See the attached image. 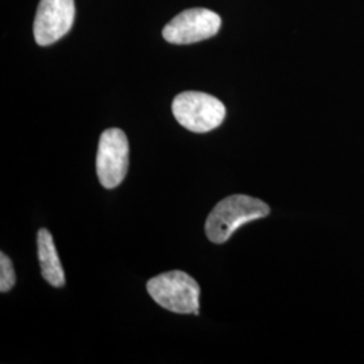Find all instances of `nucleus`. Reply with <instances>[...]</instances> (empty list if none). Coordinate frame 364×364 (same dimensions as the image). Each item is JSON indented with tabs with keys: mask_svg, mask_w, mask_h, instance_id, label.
I'll return each instance as SVG.
<instances>
[{
	"mask_svg": "<svg viewBox=\"0 0 364 364\" xmlns=\"http://www.w3.org/2000/svg\"><path fill=\"white\" fill-rule=\"evenodd\" d=\"M270 213V207L259 198L246 195L225 197L212 209L205 223V234L212 243H225L250 221L259 220Z\"/></svg>",
	"mask_w": 364,
	"mask_h": 364,
	"instance_id": "nucleus-1",
	"label": "nucleus"
},
{
	"mask_svg": "<svg viewBox=\"0 0 364 364\" xmlns=\"http://www.w3.org/2000/svg\"><path fill=\"white\" fill-rule=\"evenodd\" d=\"M147 291L159 306L170 312L198 314L200 287L189 274L178 270L159 274L147 282Z\"/></svg>",
	"mask_w": 364,
	"mask_h": 364,
	"instance_id": "nucleus-2",
	"label": "nucleus"
},
{
	"mask_svg": "<svg viewBox=\"0 0 364 364\" xmlns=\"http://www.w3.org/2000/svg\"><path fill=\"white\" fill-rule=\"evenodd\" d=\"M176 120L192 132H209L224 122L225 107L215 96L204 92H182L173 100Z\"/></svg>",
	"mask_w": 364,
	"mask_h": 364,
	"instance_id": "nucleus-3",
	"label": "nucleus"
},
{
	"mask_svg": "<svg viewBox=\"0 0 364 364\" xmlns=\"http://www.w3.org/2000/svg\"><path fill=\"white\" fill-rule=\"evenodd\" d=\"M130 147L126 134L119 129H108L100 135L96 156V171L100 183L114 189L126 178Z\"/></svg>",
	"mask_w": 364,
	"mask_h": 364,
	"instance_id": "nucleus-4",
	"label": "nucleus"
},
{
	"mask_svg": "<svg viewBox=\"0 0 364 364\" xmlns=\"http://www.w3.org/2000/svg\"><path fill=\"white\" fill-rule=\"evenodd\" d=\"M221 27V18L207 9H191L178 14L164 27L162 36L173 45H189L215 37Z\"/></svg>",
	"mask_w": 364,
	"mask_h": 364,
	"instance_id": "nucleus-5",
	"label": "nucleus"
},
{
	"mask_svg": "<svg viewBox=\"0 0 364 364\" xmlns=\"http://www.w3.org/2000/svg\"><path fill=\"white\" fill-rule=\"evenodd\" d=\"M75 0H41L34 21V38L49 46L65 37L75 22Z\"/></svg>",
	"mask_w": 364,
	"mask_h": 364,
	"instance_id": "nucleus-6",
	"label": "nucleus"
},
{
	"mask_svg": "<svg viewBox=\"0 0 364 364\" xmlns=\"http://www.w3.org/2000/svg\"><path fill=\"white\" fill-rule=\"evenodd\" d=\"M38 259L42 277L52 287H63L65 285V273L61 264L57 248L54 246L53 236L48 230L42 228L37 235Z\"/></svg>",
	"mask_w": 364,
	"mask_h": 364,
	"instance_id": "nucleus-7",
	"label": "nucleus"
},
{
	"mask_svg": "<svg viewBox=\"0 0 364 364\" xmlns=\"http://www.w3.org/2000/svg\"><path fill=\"white\" fill-rule=\"evenodd\" d=\"M15 285V272L11 259L1 252L0 254V291L6 293Z\"/></svg>",
	"mask_w": 364,
	"mask_h": 364,
	"instance_id": "nucleus-8",
	"label": "nucleus"
}]
</instances>
